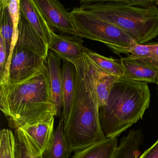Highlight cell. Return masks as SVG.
I'll list each match as a JSON object with an SVG mask.
<instances>
[{
	"mask_svg": "<svg viewBox=\"0 0 158 158\" xmlns=\"http://www.w3.org/2000/svg\"><path fill=\"white\" fill-rule=\"evenodd\" d=\"M139 158H158V139L150 148L141 154Z\"/></svg>",
	"mask_w": 158,
	"mask_h": 158,
	"instance_id": "484cf974",
	"label": "cell"
},
{
	"mask_svg": "<svg viewBox=\"0 0 158 158\" xmlns=\"http://www.w3.org/2000/svg\"><path fill=\"white\" fill-rule=\"evenodd\" d=\"M86 54L98 66L111 75L118 77H124L121 61L107 58L89 50Z\"/></svg>",
	"mask_w": 158,
	"mask_h": 158,
	"instance_id": "44dd1931",
	"label": "cell"
},
{
	"mask_svg": "<svg viewBox=\"0 0 158 158\" xmlns=\"http://www.w3.org/2000/svg\"><path fill=\"white\" fill-rule=\"evenodd\" d=\"M152 48V43L137 44L129 50L128 56L132 58L142 59L151 61Z\"/></svg>",
	"mask_w": 158,
	"mask_h": 158,
	"instance_id": "603a6c76",
	"label": "cell"
},
{
	"mask_svg": "<svg viewBox=\"0 0 158 158\" xmlns=\"http://www.w3.org/2000/svg\"><path fill=\"white\" fill-rule=\"evenodd\" d=\"M79 8L123 30L137 44H145L158 36L156 4L141 8L128 5L123 0H82Z\"/></svg>",
	"mask_w": 158,
	"mask_h": 158,
	"instance_id": "277c9868",
	"label": "cell"
},
{
	"mask_svg": "<svg viewBox=\"0 0 158 158\" xmlns=\"http://www.w3.org/2000/svg\"><path fill=\"white\" fill-rule=\"evenodd\" d=\"M19 35L16 47L26 49L47 60L49 49L21 15L18 26Z\"/></svg>",
	"mask_w": 158,
	"mask_h": 158,
	"instance_id": "4fadbf2b",
	"label": "cell"
},
{
	"mask_svg": "<svg viewBox=\"0 0 158 158\" xmlns=\"http://www.w3.org/2000/svg\"><path fill=\"white\" fill-rule=\"evenodd\" d=\"M156 84H157V85L158 86V77H157V81H156Z\"/></svg>",
	"mask_w": 158,
	"mask_h": 158,
	"instance_id": "83f0119b",
	"label": "cell"
},
{
	"mask_svg": "<svg viewBox=\"0 0 158 158\" xmlns=\"http://www.w3.org/2000/svg\"><path fill=\"white\" fill-rule=\"evenodd\" d=\"M118 145L117 138H106L83 149L75 152L72 158H112Z\"/></svg>",
	"mask_w": 158,
	"mask_h": 158,
	"instance_id": "e0dca14e",
	"label": "cell"
},
{
	"mask_svg": "<svg viewBox=\"0 0 158 158\" xmlns=\"http://www.w3.org/2000/svg\"><path fill=\"white\" fill-rule=\"evenodd\" d=\"M124 72V77L131 80L148 83H156L158 65L149 61L132 58L120 59Z\"/></svg>",
	"mask_w": 158,
	"mask_h": 158,
	"instance_id": "30bf717a",
	"label": "cell"
},
{
	"mask_svg": "<svg viewBox=\"0 0 158 158\" xmlns=\"http://www.w3.org/2000/svg\"><path fill=\"white\" fill-rule=\"evenodd\" d=\"M142 139L141 130H130L127 135L122 138L112 158H139Z\"/></svg>",
	"mask_w": 158,
	"mask_h": 158,
	"instance_id": "2e32d148",
	"label": "cell"
},
{
	"mask_svg": "<svg viewBox=\"0 0 158 158\" xmlns=\"http://www.w3.org/2000/svg\"><path fill=\"white\" fill-rule=\"evenodd\" d=\"M76 71L72 63L64 60L62 66L63 106L61 119L64 123L68 119L73 101L76 87Z\"/></svg>",
	"mask_w": 158,
	"mask_h": 158,
	"instance_id": "5bb4252c",
	"label": "cell"
},
{
	"mask_svg": "<svg viewBox=\"0 0 158 158\" xmlns=\"http://www.w3.org/2000/svg\"><path fill=\"white\" fill-rule=\"evenodd\" d=\"M0 109L15 130L58 116L47 64L28 79L0 85Z\"/></svg>",
	"mask_w": 158,
	"mask_h": 158,
	"instance_id": "6da1fadb",
	"label": "cell"
},
{
	"mask_svg": "<svg viewBox=\"0 0 158 158\" xmlns=\"http://www.w3.org/2000/svg\"><path fill=\"white\" fill-rule=\"evenodd\" d=\"M152 47L150 61L158 65V43H152Z\"/></svg>",
	"mask_w": 158,
	"mask_h": 158,
	"instance_id": "4316f807",
	"label": "cell"
},
{
	"mask_svg": "<svg viewBox=\"0 0 158 158\" xmlns=\"http://www.w3.org/2000/svg\"><path fill=\"white\" fill-rule=\"evenodd\" d=\"M46 61L26 49L15 46L10 66L9 84L28 79L46 65Z\"/></svg>",
	"mask_w": 158,
	"mask_h": 158,
	"instance_id": "8992f818",
	"label": "cell"
},
{
	"mask_svg": "<svg viewBox=\"0 0 158 158\" xmlns=\"http://www.w3.org/2000/svg\"><path fill=\"white\" fill-rule=\"evenodd\" d=\"M82 60L92 80L100 108L106 104L111 89L120 77L111 75L100 68L85 53Z\"/></svg>",
	"mask_w": 158,
	"mask_h": 158,
	"instance_id": "9c48e42d",
	"label": "cell"
},
{
	"mask_svg": "<svg viewBox=\"0 0 158 158\" xmlns=\"http://www.w3.org/2000/svg\"><path fill=\"white\" fill-rule=\"evenodd\" d=\"M150 98L147 83L120 77L111 89L106 104L99 109L100 123L105 138H117L142 119Z\"/></svg>",
	"mask_w": 158,
	"mask_h": 158,
	"instance_id": "3957f363",
	"label": "cell"
},
{
	"mask_svg": "<svg viewBox=\"0 0 158 158\" xmlns=\"http://www.w3.org/2000/svg\"><path fill=\"white\" fill-rule=\"evenodd\" d=\"M72 152L64 135V122L60 119L49 148L43 156L45 158H69Z\"/></svg>",
	"mask_w": 158,
	"mask_h": 158,
	"instance_id": "ac0fdd59",
	"label": "cell"
},
{
	"mask_svg": "<svg viewBox=\"0 0 158 158\" xmlns=\"http://www.w3.org/2000/svg\"><path fill=\"white\" fill-rule=\"evenodd\" d=\"M48 25L63 34L73 35L75 27L70 13L57 0H34Z\"/></svg>",
	"mask_w": 158,
	"mask_h": 158,
	"instance_id": "52a82bcc",
	"label": "cell"
},
{
	"mask_svg": "<svg viewBox=\"0 0 158 158\" xmlns=\"http://www.w3.org/2000/svg\"><path fill=\"white\" fill-rule=\"evenodd\" d=\"M16 139L12 131L3 128L0 134V158H15Z\"/></svg>",
	"mask_w": 158,
	"mask_h": 158,
	"instance_id": "7402d4cb",
	"label": "cell"
},
{
	"mask_svg": "<svg viewBox=\"0 0 158 158\" xmlns=\"http://www.w3.org/2000/svg\"><path fill=\"white\" fill-rule=\"evenodd\" d=\"M21 15L48 47L51 43L52 29L48 25L34 0H20Z\"/></svg>",
	"mask_w": 158,
	"mask_h": 158,
	"instance_id": "8fae6325",
	"label": "cell"
},
{
	"mask_svg": "<svg viewBox=\"0 0 158 158\" xmlns=\"http://www.w3.org/2000/svg\"><path fill=\"white\" fill-rule=\"evenodd\" d=\"M54 118L47 122L25 126L22 129L35 145L41 154L47 151L54 136Z\"/></svg>",
	"mask_w": 158,
	"mask_h": 158,
	"instance_id": "9a60e30c",
	"label": "cell"
},
{
	"mask_svg": "<svg viewBox=\"0 0 158 158\" xmlns=\"http://www.w3.org/2000/svg\"><path fill=\"white\" fill-rule=\"evenodd\" d=\"M61 59L49 51L46 61L52 98L56 106L58 116H61L63 106Z\"/></svg>",
	"mask_w": 158,
	"mask_h": 158,
	"instance_id": "7c38bea8",
	"label": "cell"
},
{
	"mask_svg": "<svg viewBox=\"0 0 158 158\" xmlns=\"http://www.w3.org/2000/svg\"><path fill=\"white\" fill-rule=\"evenodd\" d=\"M8 58L5 42L2 37L0 36V84L3 82L4 70Z\"/></svg>",
	"mask_w": 158,
	"mask_h": 158,
	"instance_id": "cb8c5ba5",
	"label": "cell"
},
{
	"mask_svg": "<svg viewBox=\"0 0 158 158\" xmlns=\"http://www.w3.org/2000/svg\"><path fill=\"white\" fill-rule=\"evenodd\" d=\"M124 3L131 6L141 8H147L150 5L156 4V1L148 0H123Z\"/></svg>",
	"mask_w": 158,
	"mask_h": 158,
	"instance_id": "d4e9b609",
	"label": "cell"
},
{
	"mask_svg": "<svg viewBox=\"0 0 158 158\" xmlns=\"http://www.w3.org/2000/svg\"><path fill=\"white\" fill-rule=\"evenodd\" d=\"M69 13L75 29L73 35L102 42L116 54H128L131 48L138 44L123 30L79 8Z\"/></svg>",
	"mask_w": 158,
	"mask_h": 158,
	"instance_id": "5b68a950",
	"label": "cell"
},
{
	"mask_svg": "<svg viewBox=\"0 0 158 158\" xmlns=\"http://www.w3.org/2000/svg\"><path fill=\"white\" fill-rule=\"evenodd\" d=\"M15 158H44L27 134L21 128L15 130Z\"/></svg>",
	"mask_w": 158,
	"mask_h": 158,
	"instance_id": "d6986e66",
	"label": "cell"
},
{
	"mask_svg": "<svg viewBox=\"0 0 158 158\" xmlns=\"http://www.w3.org/2000/svg\"><path fill=\"white\" fill-rule=\"evenodd\" d=\"M10 0L0 1V36L5 42L7 54L9 56L13 35V24L8 5Z\"/></svg>",
	"mask_w": 158,
	"mask_h": 158,
	"instance_id": "ffe728a7",
	"label": "cell"
},
{
	"mask_svg": "<svg viewBox=\"0 0 158 158\" xmlns=\"http://www.w3.org/2000/svg\"><path fill=\"white\" fill-rule=\"evenodd\" d=\"M52 41L49 49L63 60L74 64L89 50L84 46V40L76 35L64 36L51 32Z\"/></svg>",
	"mask_w": 158,
	"mask_h": 158,
	"instance_id": "ba28073f",
	"label": "cell"
},
{
	"mask_svg": "<svg viewBox=\"0 0 158 158\" xmlns=\"http://www.w3.org/2000/svg\"><path fill=\"white\" fill-rule=\"evenodd\" d=\"M82 58L74 64L76 71L74 96L69 117L64 123V135L72 152L106 139L100 123L96 91Z\"/></svg>",
	"mask_w": 158,
	"mask_h": 158,
	"instance_id": "7a4b0ae2",
	"label": "cell"
},
{
	"mask_svg": "<svg viewBox=\"0 0 158 158\" xmlns=\"http://www.w3.org/2000/svg\"><path fill=\"white\" fill-rule=\"evenodd\" d=\"M155 3H156V5H157L158 6V0L156 1V2H155Z\"/></svg>",
	"mask_w": 158,
	"mask_h": 158,
	"instance_id": "f1b7e54d",
	"label": "cell"
}]
</instances>
